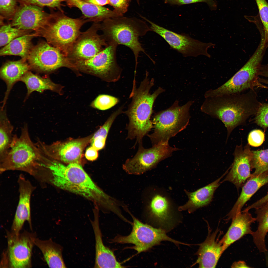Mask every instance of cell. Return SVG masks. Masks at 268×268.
<instances>
[{
    "label": "cell",
    "instance_id": "obj_9",
    "mask_svg": "<svg viewBox=\"0 0 268 268\" xmlns=\"http://www.w3.org/2000/svg\"><path fill=\"white\" fill-rule=\"evenodd\" d=\"M117 44L108 43L107 46L92 58L73 63L77 71L96 76L109 82L120 78L122 69L117 63Z\"/></svg>",
    "mask_w": 268,
    "mask_h": 268
},
{
    "label": "cell",
    "instance_id": "obj_37",
    "mask_svg": "<svg viewBox=\"0 0 268 268\" xmlns=\"http://www.w3.org/2000/svg\"><path fill=\"white\" fill-rule=\"evenodd\" d=\"M255 115V123L264 129L268 127V103H261Z\"/></svg>",
    "mask_w": 268,
    "mask_h": 268
},
{
    "label": "cell",
    "instance_id": "obj_22",
    "mask_svg": "<svg viewBox=\"0 0 268 268\" xmlns=\"http://www.w3.org/2000/svg\"><path fill=\"white\" fill-rule=\"evenodd\" d=\"M229 229L220 240L225 251L231 245L244 235L253 233L251 227L256 221L249 211H243L236 214L232 219Z\"/></svg>",
    "mask_w": 268,
    "mask_h": 268
},
{
    "label": "cell",
    "instance_id": "obj_31",
    "mask_svg": "<svg viewBox=\"0 0 268 268\" xmlns=\"http://www.w3.org/2000/svg\"><path fill=\"white\" fill-rule=\"evenodd\" d=\"M35 36V34H27L15 39L0 49V55L19 56L27 59L33 46L32 40Z\"/></svg>",
    "mask_w": 268,
    "mask_h": 268
},
{
    "label": "cell",
    "instance_id": "obj_10",
    "mask_svg": "<svg viewBox=\"0 0 268 268\" xmlns=\"http://www.w3.org/2000/svg\"><path fill=\"white\" fill-rule=\"evenodd\" d=\"M133 220L132 231L126 236H117L112 240L115 243H131L134 245L133 248L138 253L147 251L161 241H168L178 244L184 243L176 241L168 236L165 231L156 228L142 223L128 211Z\"/></svg>",
    "mask_w": 268,
    "mask_h": 268
},
{
    "label": "cell",
    "instance_id": "obj_14",
    "mask_svg": "<svg viewBox=\"0 0 268 268\" xmlns=\"http://www.w3.org/2000/svg\"><path fill=\"white\" fill-rule=\"evenodd\" d=\"M101 27V24L94 23L86 31L81 32L67 57L72 63L90 59L108 45L102 35L98 33Z\"/></svg>",
    "mask_w": 268,
    "mask_h": 268
},
{
    "label": "cell",
    "instance_id": "obj_39",
    "mask_svg": "<svg viewBox=\"0 0 268 268\" xmlns=\"http://www.w3.org/2000/svg\"><path fill=\"white\" fill-rule=\"evenodd\" d=\"M22 4H32L41 7L47 6L51 8H57L60 11L62 3L66 0H17Z\"/></svg>",
    "mask_w": 268,
    "mask_h": 268
},
{
    "label": "cell",
    "instance_id": "obj_41",
    "mask_svg": "<svg viewBox=\"0 0 268 268\" xmlns=\"http://www.w3.org/2000/svg\"><path fill=\"white\" fill-rule=\"evenodd\" d=\"M131 0H109V4L114 8L113 10L121 16L127 11Z\"/></svg>",
    "mask_w": 268,
    "mask_h": 268
},
{
    "label": "cell",
    "instance_id": "obj_7",
    "mask_svg": "<svg viewBox=\"0 0 268 268\" xmlns=\"http://www.w3.org/2000/svg\"><path fill=\"white\" fill-rule=\"evenodd\" d=\"M265 51L258 47L246 63L228 81L220 87L204 93L205 98L240 93L256 87L268 89L259 80V71Z\"/></svg>",
    "mask_w": 268,
    "mask_h": 268
},
{
    "label": "cell",
    "instance_id": "obj_13",
    "mask_svg": "<svg viewBox=\"0 0 268 268\" xmlns=\"http://www.w3.org/2000/svg\"><path fill=\"white\" fill-rule=\"evenodd\" d=\"M142 18L150 24L151 31L161 36L171 48L184 56L196 57L202 55L210 57L207 50L215 46L214 44L204 43L187 34L176 33L158 25L143 16Z\"/></svg>",
    "mask_w": 268,
    "mask_h": 268
},
{
    "label": "cell",
    "instance_id": "obj_48",
    "mask_svg": "<svg viewBox=\"0 0 268 268\" xmlns=\"http://www.w3.org/2000/svg\"><path fill=\"white\" fill-rule=\"evenodd\" d=\"M259 80L261 83H264L268 85V80L262 78H259Z\"/></svg>",
    "mask_w": 268,
    "mask_h": 268
},
{
    "label": "cell",
    "instance_id": "obj_40",
    "mask_svg": "<svg viewBox=\"0 0 268 268\" xmlns=\"http://www.w3.org/2000/svg\"><path fill=\"white\" fill-rule=\"evenodd\" d=\"M265 138L264 133L261 130L256 129L251 131L248 137V144L252 146L257 147L263 142Z\"/></svg>",
    "mask_w": 268,
    "mask_h": 268
},
{
    "label": "cell",
    "instance_id": "obj_23",
    "mask_svg": "<svg viewBox=\"0 0 268 268\" xmlns=\"http://www.w3.org/2000/svg\"><path fill=\"white\" fill-rule=\"evenodd\" d=\"M149 199L145 206L149 215L162 226L171 225L172 206L168 197L161 193H156Z\"/></svg>",
    "mask_w": 268,
    "mask_h": 268
},
{
    "label": "cell",
    "instance_id": "obj_45",
    "mask_svg": "<svg viewBox=\"0 0 268 268\" xmlns=\"http://www.w3.org/2000/svg\"><path fill=\"white\" fill-rule=\"evenodd\" d=\"M87 2L96 5L103 6L109 4V0H84Z\"/></svg>",
    "mask_w": 268,
    "mask_h": 268
},
{
    "label": "cell",
    "instance_id": "obj_36",
    "mask_svg": "<svg viewBox=\"0 0 268 268\" xmlns=\"http://www.w3.org/2000/svg\"><path fill=\"white\" fill-rule=\"evenodd\" d=\"M268 47V3L266 0H255Z\"/></svg>",
    "mask_w": 268,
    "mask_h": 268
},
{
    "label": "cell",
    "instance_id": "obj_28",
    "mask_svg": "<svg viewBox=\"0 0 268 268\" xmlns=\"http://www.w3.org/2000/svg\"><path fill=\"white\" fill-rule=\"evenodd\" d=\"M34 243L40 250L50 268H65L61 246L51 239L43 240L35 238Z\"/></svg>",
    "mask_w": 268,
    "mask_h": 268
},
{
    "label": "cell",
    "instance_id": "obj_32",
    "mask_svg": "<svg viewBox=\"0 0 268 268\" xmlns=\"http://www.w3.org/2000/svg\"><path fill=\"white\" fill-rule=\"evenodd\" d=\"M14 127L7 116L6 109H1L0 114V161L7 154L12 142Z\"/></svg>",
    "mask_w": 268,
    "mask_h": 268
},
{
    "label": "cell",
    "instance_id": "obj_34",
    "mask_svg": "<svg viewBox=\"0 0 268 268\" xmlns=\"http://www.w3.org/2000/svg\"><path fill=\"white\" fill-rule=\"evenodd\" d=\"M28 31L14 27L10 24L2 25L0 29V47H3L15 39L28 34Z\"/></svg>",
    "mask_w": 268,
    "mask_h": 268
},
{
    "label": "cell",
    "instance_id": "obj_12",
    "mask_svg": "<svg viewBox=\"0 0 268 268\" xmlns=\"http://www.w3.org/2000/svg\"><path fill=\"white\" fill-rule=\"evenodd\" d=\"M31 69L48 73L66 67L77 70L69 58L47 42H41L33 46L27 58Z\"/></svg>",
    "mask_w": 268,
    "mask_h": 268
},
{
    "label": "cell",
    "instance_id": "obj_46",
    "mask_svg": "<svg viewBox=\"0 0 268 268\" xmlns=\"http://www.w3.org/2000/svg\"><path fill=\"white\" fill-rule=\"evenodd\" d=\"M260 74L261 76L268 78V64L262 65L260 68Z\"/></svg>",
    "mask_w": 268,
    "mask_h": 268
},
{
    "label": "cell",
    "instance_id": "obj_1",
    "mask_svg": "<svg viewBox=\"0 0 268 268\" xmlns=\"http://www.w3.org/2000/svg\"><path fill=\"white\" fill-rule=\"evenodd\" d=\"M44 165L49 172V181L56 187L82 196L106 211H112L117 207V199L96 185L80 164L65 165L47 157Z\"/></svg>",
    "mask_w": 268,
    "mask_h": 268
},
{
    "label": "cell",
    "instance_id": "obj_42",
    "mask_svg": "<svg viewBox=\"0 0 268 268\" xmlns=\"http://www.w3.org/2000/svg\"><path fill=\"white\" fill-rule=\"evenodd\" d=\"M198 2H205L212 9L216 7L215 0H165V3L171 5H181Z\"/></svg>",
    "mask_w": 268,
    "mask_h": 268
},
{
    "label": "cell",
    "instance_id": "obj_5",
    "mask_svg": "<svg viewBox=\"0 0 268 268\" xmlns=\"http://www.w3.org/2000/svg\"><path fill=\"white\" fill-rule=\"evenodd\" d=\"M101 24L102 35L108 44L123 45L133 52L135 62V71L140 52L145 54L153 62H154L146 53L139 41V37L151 31L145 21L135 18L122 16L107 19Z\"/></svg>",
    "mask_w": 268,
    "mask_h": 268
},
{
    "label": "cell",
    "instance_id": "obj_4",
    "mask_svg": "<svg viewBox=\"0 0 268 268\" xmlns=\"http://www.w3.org/2000/svg\"><path fill=\"white\" fill-rule=\"evenodd\" d=\"M40 150L31 140L28 125L25 124L19 136L13 135L7 154L0 161V173L10 170L21 171L42 180L44 168L40 162Z\"/></svg>",
    "mask_w": 268,
    "mask_h": 268
},
{
    "label": "cell",
    "instance_id": "obj_25",
    "mask_svg": "<svg viewBox=\"0 0 268 268\" xmlns=\"http://www.w3.org/2000/svg\"><path fill=\"white\" fill-rule=\"evenodd\" d=\"M26 60L22 59L16 61H8L3 64L0 68V77L7 85L2 101V108L4 107L10 91L14 84L19 81L22 77L31 69Z\"/></svg>",
    "mask_w": 268,
    "mask_h": 268
},
{
    "label": "cell",
    "instance_id": "obj_15",
    "mask_svg": "<svg viewBox=\"0 0 268 268\" xmlns=\"http://www.w3.org/2000/svg\"><path fill=\"white\" fill-rule=\"evenodd\" d=\"M92 137L89 136L62 142L57 141L50 144L38 138L35 143L41 152L54 159L68 164H80L83 150Z\"/></svg>",
    "mask_w": 268,
    "mask_h": 268
},
{
    "label": "cell",
    "instance_id": "obj_30",
    "mask_svg": "<svg viewBox=\"0 0 268 268\" xmlns=\"http://www.w3.org/2000/svg\"><path fill=\"white\" fill-rule=\"evenodd\" d=\"M255 209L256 221L258 223L256 230L251 235L253 241L260 252H265L267 249L265 238L268 232V201Z\"/></svg>",
    "mask_w": 268,
    "mask_h": 268
},
{
    "label": "cell",
    "instance_id": "obj_47",
    "mask_svg": "<svg viewBox=\"0 0 268 268\" xmlns=\"http://www.w3.org/2000/svg\"><path fill=\"white\" fill-rule=\"evenodd\" d=\"M233 268H250L246 263L243 261H239L234 262L231 266Z\"/></svg>",
    "mask_w": 268,
    "mask_h": 268
},
{
    "label": "cell",
    "instance_id": "obj_6",
    "mask_svg": "<svg viewBox=\"0 0 268 268\" xmlns=\"http://www.w3.org/2000/svg\"><path fill=\"white\" fill-rule=\"evenodd\" d=\"M88 22L83 17L70 18L60 10L52 13L47 25L36 34L43 37L48 43L67 57L81 33V27Z\"/></svg>",
    "mask_w": 268,
    "mask_h": 268
},
{
    "label": "cell",
    "instance_id": "obj_49",
    "mask_svg": "<svg viewBox=\"0 0 268 268\" xmlns=\"http://www.w3.org/2000/svg\"><path fill=\"white\" fill-rule=\"evenodd\" d=\"M135 0L137 2V4H138L139 5V4H140V3H139L140 0Z\"/></svg>",
    "mask_w": 268,
    "mask_h": 268
},
{
    "label": "cell",
    "instance_id": "obj_16",
    "mask_svg": "<svg viewBox=\"0 0 268 268\" xmlns=\"http://www.w3.org/2000/svg\"><path fill=\"white\" fill-rule=\"evenodd\" d=\"M7 235L9 266L14 268L30 267L35 235L26 231L17 235L8 232Z\"/></svg>",
    "mask_w": 268,
    "mask_h": 268
},
{
    "label": "cell",
    "instance_id": "obj_29",
    "mask_svg": "<svg viewBox=\"0 0 268 268\" xmlns=\"http://www.w3.org/2000/svg\"><path fill=\"white\" fill-rule=\"evenodd\" d=\"M20 81L25 84L27 89L25 100L34 91L40 93L47 90L58 93L60 92V86L54 83L49 77H42L29 71L22 77Z\"/></svg>",
    "mask_w": 268,
    "mask_h": 268
},
{
    "label": "cell",
    "instance_id": "obj_8",
    "mask_svg": "<svg viewBox=\"0 0 268 268\" xmlns=\"http://www.w3.org/2000/svg\"><path fill=\"white\" fill-rule=\"evenodd\" d=\"M193 102L190 101L180 106L176 101L168 109L154 116L152 121L154 132L147 135L153 145L168 142L170 138L186 128L190 117L189 110Z\"/></svg>",
    "mask_w": 268,
    "mask_h": 268
},
{
    "label": "cell",
    "instance_id": "obj_27",
    "mask_svg": "<svg viewBox=\"0 0 268 268\" xmlns=\"http://www.w3.org/2000/svg\"><path fill=\"white\" fill-rule=\"evenodd\" d=\"M66 2L69 7L78 8L82 13L83 18L88 22L99 23L108 18L121 16L113 10L84 0H67Z\"/></svg>",
    "mask_w": 268,
    "mask_h": 268
},
{
    "label": "cell",
    "instance_id": "obj_44",
    "mask_svg": "<svg viewBox=\"0 0 268 268\" xmlns=\"http://www.w3.org/2000/svg\"><path fill=\"white\" fill-rule=\"evenodd\" d=\"M268 201V193L264 197L249 206L244 210L249 211L251 209H256L260 207Z\"/></svg>",
    "mask_w": 268,
    "mask_h": 268
},
{
    "label": "cell",
    "instance_id": "obj_26",
    "mask_svg": "<svg viewBox=\"0 0 268 268\" xmlns=\"http://www.w3.org/2000/svg\"><path fill=\"white\" fill-rule=\"evenodd\" d=\"M268 184V173L251 176L243 186L240 195L228 214V218L232 219L241 212L245 204L258 190Z\"/></svg>",
    "mask_w": 268,
    "mask_h": 268
},
{
    "label": "cell",
    "instance_id": "obj_35",
    "mask_svg": "<svg viewBox=\"0 0 268 268\" xmlns=\"http://www.w3.org/2000/svg\"><path fill=\"white\" fill-rule=\"evenodd\" d=\"M119 100L117 98L109 95L102 94L98 96L94 101L93 107L101 110L108 109L117 104Z\"/></svg>",
    "mask_w": 268,
    "mask_h": 268
},
{
    "label": "cell",
    "instance_id": "obj_21",
    "mask_svg": "<svg viewBox=\"0 0 268 268\" xmlns=\"http://www.w3.org/2000/svg\"><path fill=\"white\" fill-rule=\"evenodd\" d=\"M98 209L95 210L94 219L91 223L95 239V259L94 268H123L116 259L113 252L105 246L102 242L99 220Z\"/></svg>",
    "mask_w": 268,
    "mask_h": 268
},
{
    "label": "cell",
    "instance_id": "obj_11",
    "mask_svg": "<svg viewBox=\"0 0 268 268\" xmlns=\"http://www.w3.org/2000/svg\"><path fill=\"white\" fill-rule=\"evenodd\" d=\"M179 149L170 146L168 142H161L146 149L142 142L139 143L137 152L134 157L127 159L122 165L127 174L139 175L155 167L161 161L170 156Z\"/></svg>",
    "mask_w": 268,
    "mask_h": 268
},
{
    "label": "cell",
    "instance_id": "obj_43",
    "mask_svg": "<svg viewBox=\"0 0 268 268\" xmlns=\"http://www.w3.org/2000/svg\"><path fill=\"white\" fill-rule=\"evenodd\" d=\"M85 155L86 158L88 160L90 161L95 160L98 156V150L91 146L86 150Z\"/></svg>",
    "mask_w": 268,
    "mask_h": 268
},
{
    "label": "cell",
    "instance_id": "obj_19",
    "mask_svg": "<svg viewBox=\"0 0 268 268\" xmlns=\"http://www.w3.org/2000/svg\"><path fill=\"white\" fill-rule=\"evenodd\" d=\"M19 193V200L12 225V233L18 234L20 233L24 223L28 222L32 227L31 215L30 200L31 195L35 189L30 181L22 174L18 179Z\"/></svg>",
    "mask_w": 268,
    "mask_h": 268
},
{
    "label": "cell",
    "instance_id": "obj_33",
    "mask_svg": "<svg viewBox=\"0 0 268 268\" xmlns=\"http://www.w3.org/2000/svg\"><path fill=\"white\" fill-rule=\"evenodd\" d=\"M252 153L251 167L255 171L251 176L268 173V149L252 150Z\"/></svg>",
    "mask_w": 268,
    "mask_h": 268
},
{
    "label": "cell",
    "instance_id": "obj_17",
    "mask_svg": "<svg viewBox=\"0 0 268 268\" xmlns=\"http://www.w3.org/2000/svg\"><path fill=\"white\" fill-rule=\"evenodd\" d=\"M52 15V13L45 12L41 7L32 4H22L17 8L12 18L11 24L21 30H33L37 33L47 25Z\"/></svg>",
    "mask_w": 268,
    "mask_h": 268
},
{
    "label": "cell",
    "instance_id": "obj_24",
    "mask_svg": "<svg viewBox=\"0 0 268 268\" xmlns=\"http://www.w3.org/2000/svg\"><path fill=\"white\" fill-rule=\"evenodd\" d=\"M228 171L227 170L213 182L196 191L189 192L185 191L188 200L185 204L179 207V210H187L191 213L208 205L212 201L214 193L220 185V180Z\"/></svg>",
    "mask_w": 268,
    "mask_h": 268
},
{
    "label": "cell",
    "instance_id": "obj_18",
    "mask_svg": "<svg viewBox=\"0 0 268 268\" xmlns=\"http://www.w3.org/2000/svg\"><path fill=\"white\" fill-rule=\"evenodd\" d=\"M234 155L230 170L221 182L228 181L232 183L238 190L251 175L252 150L248 144L244 147L241 144L237 145Z\"/></svg>",
    "mask_w": 268,
    "mask_h": 268
},
{
    "label": "cell",
    "instance_id": "obj_20",
    "mask_svg": "<svg viewBox=\"0 0 268 268\" xmlns=\"http://www.w3.org/2000/svg\"><path fill=\"white\" fill-rule=\"evenodd\" d=\"M218 230L209 233L204 241L200 244L197 252L198 259L195 264L200 268H214L225 251L223 245L217 235Z\"/></svg>",
    "mask_w": 268,
    "mask_h": 268
},
{
    "label": "cell",
    "instance_id": "obj_2",
    "mask_svg": "<svg viewBox=\"0 0 268 268\" xmlns=\"http://www.w3.org/2000/svg\"><path fill=\"white\" fill-rule=\"evenodd\" d=\"M205 98L201 111L223 122L227 130V139L235 127L255 115L261 103L254 89H250L245 93Z\"/></svg>",
    "mask_w": 268,
    "mask_h": 268
},
{
    "label": "cell",
    "instance_id": "obj_38",
    "mask_svg": "<svg viewBox=\"0 0 268 268\" xmlns=\"http://www.w3.org/2000/svg\"><path fill=\"white\" fill-rule=\"evenodd\" d=\"M17 0H0V12L2 17L12 18L17 9Z\"/></svg>",
    "mask_w": 268,
    "mask_h": 268
},
{
    "label": "cell",
    "instance_id": "obj_3",
    "mask_svg": "<svg viewBox=\"0 0 268 268\" xmlns=\"http://www.w3.org/2000/svg\"><path fill=\"white\" fill-rule=\"evenodd\" d=\"M135 81L130 96L132 100L125 113L129 119L126 127L127 139H136V144L142 142L143 137L153 127L150 118L153 105L157 98L164 90L159 87L153 93H150L154 80L148 77L147 72L138 87H136Z\"/></svg>",
    "mask_w": 268,
    "mask_h": 268
}]
</instances>
